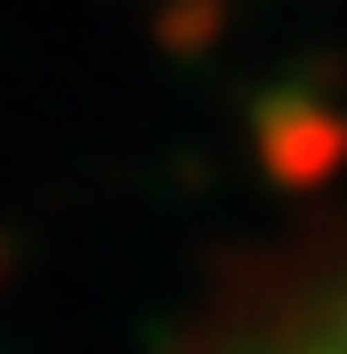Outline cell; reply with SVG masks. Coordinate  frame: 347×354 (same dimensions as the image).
Returning a JSON list of instances; mask_svg holds the SVG:
<instances>
[{"instance_id": "1", "label": "cell", "mask_w": 347, "mask_h": 354, "mask_svg": "<svg viewBox=\"0 0 347 354\" xmlns=\"http://www.w3.org/2000/svg\"><path fill=\"white\" fill-rule=\"evenodd\" d=\"M171 354H347V218L232 266Z\"/></svg>"}]
</instances>
